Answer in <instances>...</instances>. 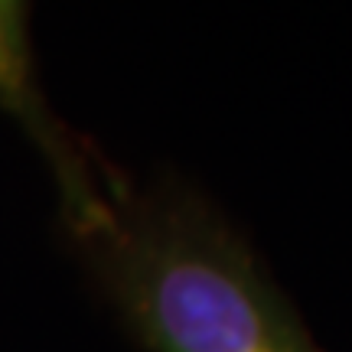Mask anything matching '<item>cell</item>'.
Listing matches in <instances>:
<instances>
[{
  "label": "cell",
  "mask_w": 352,
  "mask_h": 352,
  "mask_svg": "<svg viewBox=\"0 0 352 352\" xmlns=\"http://www.w3.org/2000/svg\"><path fill=\"white\" fill-rule=\"evenodd\" d=\"M0 108L26 131L50 164L52 179L59 186L65 222L78 245L91 241L111 226L114 206L121 189L104 170L88 164L85 151L72 144L63 121L50 111L46 98L39 95L33 59H30V36H26V10L20 3H0Z\"/></svg>",
  "instance_id": "7a4b0ae2"
},
{
  "label": "cell",
  "mask_w": 352,
  "mask_h": 352,
  "mask_svg": "<svg viewBox=\"0 0 352 352\" xmlns=\"http://www.w3.org/2000/svg\"><path fill=\"white\" fill-rule=\"evenodd\" d=\"M82 248L144 349L323 352L258 254L189 192H121Z\"/></svg>",
  "instance_id": "6da1fadb"
}]
</instances>
